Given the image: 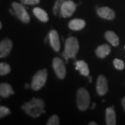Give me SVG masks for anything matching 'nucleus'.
<instances>
[{
  "label": "nucleus",
  "mask_w": 125,
  "mask_h": 125,
  "mask_svg": "<svg viewBox=\"0 0 125 125\" xmlns=\"http://www.w3.org/2000/svg\"><path fill=\"white\" fill-rule=\"evenodd\" d=\"M21 108L27 115L33 118H37L44 113L45 103L40 98H33L29 102L24 103Z\"/></svg>",
  "instance_id": "obj_1"
},
{
  "label": "nucleus",
  "mask_w": 125,
  "mask_h": 125,
  "mask_svg": "<svg viewBox=\"0 0 125 125\" xmlns=\"http://www.w3.org/2000/svg\"><path fill=\"white\" fill-rule=\"evenodd\" d=\"M79 43L75 37H71L66 40L65 43L64 52L62 56L67 62L68 59H73L75 57L79 51Z\"/></svg>",
  "instance_id": "obj_2"
},
{
  "label": "nucleus",
  "mask_w": 125,
  "mask_h": 125,
  "mask_svg": "<svg viewBox=\"0 0 125 125\" xmlns=\"http://www.w3.org/2000/svg\"><path fill=\"white\" fill-rule=\"evenodd\" d=\"M90 95L87 90L84 88L79 89L76 94V104L81 111H85L90 104Z\"/></svg>",
  "instance_id": "obj_3"
},
{
  "label": "nucleus",
  "mask_w": 125,
  "mask_h": 125,
  "mask_svg": "<svg viewBox=\"0 0 125 125\" xmlns=\"http://www.w3.org/2000/svg\"><path fill=\"white\" fill-rule=\"evenodd\" d=\"M48 72L46 69L40 70L33 76L31 82V86L34 90L37 91L45 85L46 83Z\"/></svg>",
  "instance_id": "obj_4"
},
{
  "label": "nucleus",
  "mask_w": 125,
  "mask_h": 125,
  "mask_svg": "<svg viewBox=\"0 0 125 125\" xmlns=\"http://www.w3.org/2000/svg\"><path fill=\"white\" fill-rule=\"evenodd\" d=\"M12 6L15 15L19 19L20 21L24 23L30 22V16L22 4L16 2H13L12 4Z\"/></svg>",
  "instance_id": "obj_5"
},
{
  "label": "nucleus",
  "mask_w": 125,
  "mask_h": 125,
  "mask_svg": "<svg viewBox=\"0 0 125 125\" xmlns=\"http://www.w3.org/2000/svg\"><path fill=\"white\" fill-rule=\"evenodd\" d=\"M76 5L71 0H66L62 4L60 8V16L64 18L71 17L75 11Z\"/></svg>",
  "instance_id": "obj_6"
},
{
  "label": "nucleus",
  "mask_w": 125,
  "mask_h": 125,
  "mask_svg": "<svg viewBox=\"0 0 125 125\" xmlns=\"http://www.w3.org/2000/svg\"><path fill=\"white\" fill-rule=\"evenodd\" d=\"M52 65L57 77L61 79H64L66 75V68L63 61L59 57H55L53 60Z\"/></svg>",
  "instance_id": "obj_7"
},
{
  "label": "nucleus",
  "mask_w": 125,
  "mask_h": 125,
  "mask_svg": "<svg viewBox=\"0 0 125 125\" xmlns=\"http://www.w3.org/2000/svg\"><path fill=\"white\" fill-rule=\"evenodd\" d=\"M108 89V87L107 79L104 75H100L97 81V92L100 96H104L107 93Z\"/></svg>",
  "instance_id": "obj_8"
},
{
  "label": "nucleus",
  "mask_w": 125,
  "mask_h": 125,
  "mask_svg": "<svg viewBox=\"0 0 125 125\" xmlns=\"http://www.w3.org/2000/svg\"><path fill=\"white\" fill-rule=\"evenodd\" d=\"M13 47L12 42L9 39H5L0 42V58L7 57Z\"/></svg>",
  "instance_id": "obj_9"
},
{
  "label": "nucleus",
  "mask_w": 125,
  "mask_h": 125,
  "mask_svg": "<svg viewBox=\"0 0 125 125\" xmlns=\"http://www.w3.org/2000/svg\"><path fill=\"white\" fill-rule=\"evenodd\" d=\"M49 40L50 43L53 49L56 52H59L60 49V43L59 36L57 31L52 30L49 34Z\"/></svg>",
  "instance_id": "obj_10"
},
{
  "label": "nucleus",
  "mask_w": 125,
  "mask_h": 125,
  "mask_svg": "<svg viewBox=\"0 0 125 125\" xmlns=\"http://www.w3.org/2000/svg\"><path fill=\"white\" fill-rule=\"evenodd\" d=\"M97 13L101 18L107 20L114 19L115 16V12H114V10L107 7H101L100 8L98 9Z\"/></svg>",
  "instance_id": "obj_11"
},
{
  "label": "nucleus",
  "mask_w": 125,
  "mask_h": 125,
  "mask_svg": "<svg viewBox=\"0 0 125 125\" xmlns=\"http://www.w3.org/2000/svg\"><path fill=\"white\" fill-rule=\"evenodd\" d=\"M14 91L10 85L7 83H0V96L7 98L11 94H13Z\"/></svg>",
  "instance_id": "obj_12"
},
{
  "label": "nucleus",
  "mask_w": 125,
  "mask_h": 125,
  "mask_svg": "<svg viewBox=\"0 0 125 125\" xmlns=\"http://www.w3.org/2000/svg\"><path fill=\"white\" fill-rule=\"evenodd\" d=\"M86 25L85 21L82 19H75L71 20L68 24V27L70 29L74 31L81 30L85 27Z\"/></svg>",
  "instance_id": "obj_13"
},
{
  "label": "nucleus",
  "mask_w": 125,
  "mask_h": 125,
  "mask_svg": "<svg viewBox=\"0 0 125 125\" xmlns=\"http://www.w3.org/2000/svg\"><path fill=\"white\" fill-rule=\"evenodd\" d=\"M106 123L108 125H116V115L114 109L111 107L107 108L105 112Z\"/></svg>",
  "instance_id": "obj_14"
},
{
  "label": "nucleus",
  "mask_w": 125,
  "mask_h": 125,
  "mask_svg": "<svg viewBox=\"0 0 125 125\" xmlns=\"http://www.w3.org/2000/svg\"><path fill=\"white\" fill-rule=\"evenodd\" d=\"M111 52V48L109 45L104 44L100 45L96 50V54L99 58L103 59L108 55Z\"/></svg>",
  "instance_id": "obj_15"
},
{
  "label": "nucleus",
  "mask_w": 125,
  "mask_h": 125,
  "mask_svg": "<svg viewBox=\"0 0 125 125\" xmlns=\"http://www.w3.org/2000/svg\"><path fill=\"white\" fill-rule=\"evenodd\" d=\"M76 70L80 72L81 74L82 75L87 76L89 74V69L88 65L83 60L77 61L75 62Z\"/></svg>",
  "instance_id": "obj_16"
},
{
  "label": "nucleus",
  "mask_w": 125,
  "mask_h": 125,
  "mask_svg": "<svg viewBox=\"0 0 125 125\" xmlns=\"http://www.w3.org/2000/svg\"><path fill=\"white\" fill-rule=\"evenodd\" d=\"M33 13L39 20L42 22H47L49 20L48 14L44 10L39 7H36L33 9Z\"/></svg>",
  "instance_id": "obj_17"
},
{
  "label": "nucleus",
  "mask_w": 125,
  "mask_h": 125,
  "mask_svg": "<svg viewBox=\"0 0 125 125\" xmlns=\"http://www.w3.org/2000/svg\"><path fill=\"white\" fill-rule=\"evenodd\" d=\"M105 37L106 40H107L112 46H116L119 45V38L118 37V36L116 35V34L114 33L112 31H107L105 34Z\"/></svg>",
  "instance_id": "obj_18"
},
{
  "label": "nucleus",
  "mask_w": 125,
  "mask_h": 125,
  "mask_svg": "<svg viewBox=\"0 0 125 125\" xmlns=\"http://www.w3.org/2000/svg\"><path fill=\"white\" fill-rule=\"evenodd\" d=\"M10 71V67L6 62H0V75L8 74Z\"/></svg>",
  "instance_id": "obj_19"
},
{
  "label": "nucleus",
  "mask_w": 125,
  "mask_h": 125,
  "mask_svg": "<svg viewBox=\"0 0 125 125\" xmlns=\"http://www.w3.org/2000/svg\"><path fill=\"white\" fill-rule=\"evenodd\" d=\"M66 0H57L55 2L53 8V12L55 16H57L60 14V8L62 4Z\"/></svg>",
  "instance_id": "obj_20"
},
{
  "label": "nucleus",
  "mask_w": 125,
  "mask_h": 125,
  "mask_svg": "<svg viewBox=\"0 0 125 125\" xmlns=\"http://www.w3.org/2000/svg\"><path fill=\"white\" fill-rule=\"evenodd\" d=\"M59 124H60V120L59 116L56 115L52 116L47 122L48 125H58Z\"/></svg>",
  "instance_id": "obj_21"
},
{
  "label": "nucleus",
  "mask_w": 125,
  "mask_h": 125,
  "mask_svg": "<svg viewBox=\"0 0 125 125\" xmlns=\"http://www.w3.org/2000/svg\"><path fill=\"white\" fill-rule=\"evenodd\" d=\"M113 63L114 67H115L116 69H118L119 70H122L124 68V62H123L122 60H119V59H114Z\"/></svg>",
  "instance_id": "obj_22"
},
{
  "label": "nucleus",
  "mask_w": 125,
  "mask_h": 125,
  "mask_svg": "<svg viewBox=\"0 0 125 125\" xmlns=\"http://www.w3.org/2000/svg\"><path fill=\"white\" fill-rule=\"evenodd\" d=\"M10 114V111L8 108L5 106H0V118H2Z\"/></svg>",
  "instance_id": "obj_23"
},
{
  "label": "nucleus",
  "mask_w": 125,
  "mask_h": 125,
  "mask_svg": "<svg viewBox=\"0 0 125 125\" xmlns=\"http://www.w3.org/2000/svg\"><path fill=\"white\" fill-rule=\"evenodd\" d=\"M21 3L25 5H34L39 4L40 0H20Z\"/></svg>",
  "instance_id": "obj_24"
},
{
  "label": "nucleus",
  "mask_w": 125,
  "mask_h": 125,
  "mask_svg": "<svg viewBox=\"0 0 125 125\" xmlns=\"http://www.w3.org/2000/svg\"><path fill=\"white\" fill-rule=\"evenodd\" d=\"M122 104L123 108V109H124V110H125V97H124V98H123L122 103Z\"/></svg>",
  "instance_id": "obj_25"
},
{
  "label": "nucleus",
  "mask_w": 125,
  "mask_h": 125,
  "mask_svg": "<svg viewBox=\"0 0 125 125\" xmlns=\"http://www.w3.org/2000/svg\"><path fill=\"white\" fill-rule=\"evenodd\" d=\"M89 125H97V124L96 122H90L89 123Z\"/></svg>",
  "instance_id": "obj_26"
},
{
  "label": "nucleus",
  "mask_w": 125,
  "mask_h": 125,
  "mask_svg": "<svg viewBox=\"0 0 125 125\" xmlns=\"http://www.w3.org/2000/svg\"><path fill=\"white\" fill-rule=\"evenodd\" d=\"M95 106H96V104H95V103H93V107H92V109H93L94 108Z\"/></svg>",
  "instance_id": "obj_27"
},
{
  "label": "nucleus",
  "mask_w": 125,
  "mask_h": 125,
  "mask_svg": "<svg viewBox=\"0 0 125 125\" xmlns=\"http://www.w3.org/2000/svg\"><path fill=\"white\" fill-rule=\"evenodd\" d=\"M1 28H2V23L0 21V29H1Z\"/></svg>",
  "instance_id": "obj_28"
},
{
  "label": "nucleus",
  "mask_w": 125,
  "mask_h": 125,
  "mask_svg": "<svg viewBox=\"0 0 125 125\" xmlns=\"http://www.w3.org/2000/svg\"><path fill=\"white\" fill-rule=\"evenodd\" d=\"M89 79H90V82H92V77H90Z\"/></svg>",
  "instance_id": "obj_29"
},
{
  "label": "nucleus",
  "mask_w": 125,
  "mask_h": 125,
  "mask_svg": "<svg viewBox=\"0 0 125 125\" xmlns=\"http://www.w3.org/2000/svg\"></svg>",
  "instance_id": "obj_30"
}]
</instances>
